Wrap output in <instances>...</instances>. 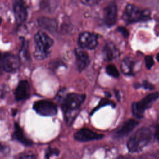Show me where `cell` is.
Segmentation results:
<instances>
[{"label":"cell","instance_id":"8","mask_svg":"<svg viewBox=\"0 0 159 159\" xmlns=\"http://www.w3.org/2000/svg\"><path fill=\"white\" fill-rule=\"evenodd\" d=\"M20 66V59L19 56L7 53L2 57V69L4 71L12 73L17 71Z\"/></svg>","mask_w":159,"mask_h":159},{"label":"cell","instance_id":"10","mask_svg":"<svg viewBox=\"0 0 159 159\" xmlns=\"http://www.w3.org/2000/svg\"><path fill=\"white\" fill-rule=\"evenodd\" d=\"M103 137V135L96 133L89 129L83 128L76 131L74 134V138L80 142H89L101 139Z\"/></svg>","mask_w":159,"mask_h":159},{"label":"cell","instance_id":"30","mask_svg":"<svg viewBox=\"0 0 159 159\" xmlns=\"http://www.w3.org/2000/svg\"><path fill=\"white\" fill-rule=\"evenodd\" d=\"M119 159H132V158H126V157H121V158H119Z\"/></svg>","mask_w":159,"mask_h":159},{"label":"cell","instance_id":"18","mask_svg":"<svg viewBox=\"0 0 159 159\" xmlns=\"http://www.w3.org/2000/svg\"><path fill=\"white\" fill-rule=\"evenodd\" d=\"M134 64V60L132 58L127 57L124 59L120 66L122 73L125 75H130L133 73Z\"/></svg>","mask_w":159,"mask_h":159},{"label":"cell","instance_id":"7","mask_svg":"<svg viewBox=\"0 0 159 159\" xmlns=\"http://www.w3.org/2000/svg\"><path fill=\"white\" fill-rule=\"evenodd\" d=\"M78 43L81 48L93 49L98 45V36L92 32H83L79 35Z\"/></svg>","mask_w":159,"mask_h":159},{"label":"cell","instance_id":"17","mask_svg":"<svg viewBox=\"0 0 159 159\" xmlns=\"http://www.w3.org/2000/svg\"><path fill=\"white\" fill-rule=\"evenodd\" d=\"M103 53L106 60H112L118 54V51L115 45L112 43H107L104 47Z\"/></svg>","mask_w":159,"mask_h":159},{"label":"cell","instance_id":"27","mask_svg":"<svg viewBox=\"0 0 159 159\" xmlns=\"http://www.w3.org/2000/svg\"><path fill=\"white\" fill-rule=\"evenodd\" d=\"M2 70V57L1 56V54L0 53V73Z\"/></svg>","mask_w":159,"mask_h":159},{"label":"cell","instance_id":"21","mask_svg":"<svg viewBox=\"0 0 159 159\" xmlns=\"http://www.w3.org/2000/svg\"><path fill=\"white\" fill-rule=\"evenodd\" d=\"M58 153V150L56 148H49L46 153H45V157L47 159H48L49 157H50L52 155H57Z\"/></svg>","mask_w":159,"mask_h":159},{"label":"cell","instance_id":"12","mask_svg":"<svg viewBox=\"0 0 159 159\" xmlns=\"http://www.w3.org/2000/svg\"><path fill=\"white\" fill-rule=\"evenodd\" d=\"M117 17V9L115 4H109L104 11V22L108 27L113 26L116 21Z\"/></svg>","mask_w":159,"mask_h":159},{"label":"cell","instance_id":"2","mask_svg":"<svg viewBox=\"0 0 159 159\" xmlns=\"http://www.w3.org/2000/svg\"><path fill=\"white\" fill-rule=\"evenodd\" d=\"M35 50L34 56L37 60H43L46 58L49 53L50 49L53 44V40L47 34L40 30L34 36Z\"/></svg>","mask_w":159,"mask_h":159},{"label":"cell","instance_id":"28","mask_svg":"<svg viewBox=\"0 0 159 159\" xmlns=\"http://www.w3.org/2000/svg\"><path fill=\"white\" fill-rule=\"evenodd\" d=\"M4 150V146L0 143V152Z\"/></svg>","mask_w":159,"mask_h":159},{"label":"cell","instance_id":"4","mask_svg":"<svg viewBox=\"0 0 159 159\" xmlns=\"http://www.w3.org/2000/svg\"><path fill=\"white\" fill-rule=\"evenodd\" d=\"M86 98L85 94L70 93L65 98L63 102V109L66 116L70 112L76 111L82 105Z\"/></svg>","mask_w":159,"mask_h":159},{"label":"cell","instance_id":"22","mask_svg":"<svg viewBox=\"0 0 159 159\" xmlns=\"http://www.w3.org/2000/svg\"><path fill=\"white\" fill-rule=\"evenodd\" d=\"M81 2L86 6H94L98 4L101 0H80Z\"/></svg>","mask_w":159,"mask_h":159},{"label":"cell","instance_id":"13","mask_svg":"<svg viewBox=\"0 0 159 159\" xmlns=\"http://www.w3.org/2000/svg\"><path fill=\"white\" fill-rule=\"evenodd\" d=\"M75 55L78 69L81 71L86 69L90 63V58L88 53L81 49H76Z\"/></svg>","mask_w":159,"mask_h":159},{"label":"cell","instance_id":"16","mask_svg":"<svg viewBox=\"0 0 159 159\" xmlns=\"http://www.w3.org/2000/svg\"><path fill=\"white\" fill-rule=\"evenodd\" d=\"M12 136L14 139H15L16 140L19 141V142H20L21 143L25 145H31L32 144V141L30 140L29 139H27L25 136L22 130L20 129L19 125L17 124H15L14 132L13 133Z\"/></svg>","mask_w":159,"mask_h":159},{"label":"cell","instance_id":"6","mask_svg":"<svg viewBox=\"0 0 159 159\" xmlns=\"http://www.w3.org/2000/svg\"><path fill=\"white\" fill-rule=\"evenodd\" d=\"M34 110L39 115L45 117H51L57 114L58 108L57 105L48 100H39L33 104Z\"/></svg>","mask_w":159,"mask_h":159},{"label":"cell","instance_id":"24","mask_svg":"<svg viewBox=\"0 0 159 159\" xmlns=\"http://www.w3.org/2000/svg\"><path fill=\"white\" fill-rule=\"evenodd\" d=\"M19 159H36L35 156L31 153H24L22 154Z\"/></svg>","mask_w":159,"mask_h":159},{"label":"cell","instance_id":"1","mask_svg":"<svg viewBox=\"0 0 159 159\" xmlns=\"http://www.w3.org/2000/svg\"><path fill=\"white\" fill-rule=\"evenodd\" d=\"M152 137V133L150 129L147 127L140 128L129 139L128 150L132 153L141 151L150 143Z\"/></svg>","mask_w":159,"mask_h":159},{"label":"cell","instance_id":"20","mask_svg":"<svg viewBox=\"0 0 159 159\" xmlns=\"http://www.w3.org/2000/svg\"><path fill=\"white\" fill-rule=\"evenodd\" d=\"M145 66L147 69H150L154 65V61L152 56H146L145 58Z\"/></svg>","mask_w":159,"mask_h":159},{"label":"cell","instance_id":"5","mask_svg":"<svg viewBox=\"0 0 159 159\" xmlns=\"http://www.w3.org/2000/svg\"><path fill=\"white\" fill-rule=\"evenodd\" d=\"M159 97L158 93H152L141 99L139 102H135L132 104V111L133 114L138 117H142L146 109H147Z\"/></svg>","mask_w":159,"mask_h":159},{"label":"cell","instance_id":"23","mask_svg":"<svg viewBox=\"0 0 159 159\" xmlns=\"http://www.w3.org/2000/svg\"><path fill=\"white\" fill-rule=\"evenodd\" d=\"M112 104V102H111V101H109V100H108V99H102V100L100 101L99 105L94 109V111H93V112H94L96 110L98 109L99 107H102V106H103L109 105V104Z\"/></svg>","mask_w":159,"mask_h":159},{"label":"cell","instance_id":"3","mask_svg":"<svg viewBox=\"0 0 159 159\" xmlns=\"http://www.w3.org/2000/svg\"><path fill=\"white\" fill-rule=\"evenodd\" d=\"M150 19V12L133 4H128L122 14V20L127 24L147 21Z\"/></svg>","mask_w":159,"mask_h":159},{"label":"cell","instance_id":"25","mask_svg":"<svg viewBox=\"0 0 159 159\" xmlns=\"http://www.w3.org/2000/svg\"><path fill=\"white\" fill-rule=\"evenodd\" d=\"M117 30L118 32H119L123 35V37L126 38V37H127L129 36V33L128 30L125 28H124L123 27H119L117 29Z\"/></svg>","mask_w":159,"mask_h":159},{"label":"cell","instance_id":"19","mask_svg":"<svg viewBox=\"0 0 159 159\" xmlns=\"http://www.w3.org/2000/svg\"><path fill=\"white\" fill-rule=\"evenodd\" d=\"M106 71L109 75L114 78H117L119 76L118 70L113 65H108L106 68Z\"/></svg>","mask_w":159,"mask_h":159},{"label":"cell","instance_id":"31","mask_svg":"<svg viewBox=\"0 0 159 159\" xmlns=\"http://www.w3.org/2000/svg\"><path fill=\"white\" fill-rule=\"evenodd\" d=\"M1 22H2V19H1V18L0 17V25H1Z\"/></svg>","mask_w":159,"mask_h":159},{"label":"cell","instance_id":"9","mask_svg":"<svg viewBox=\"0 0 159 159\" xmlns=\"http://www.w3.org/2000/svg\"><path fill=\"white\" fill-rule=\"evenodd\" d=\"M13 9L16 22L18 25H20L25 22L27 18V6L22 0H17L14 4Z\"/></svg>","mask_w":159,"mask_h":159},{"label":"cell","instance_id":"15","mask_svg":"<svg viewBox=\"0 0 159 159\" xmlns=\"http://www.w3.org/2000/svg\"><path fill=\"white\" fill-rule=\"evenodd\" d=\"M38 23L42 29L50 32L55 30L57 27V24L55 20L48 17H43L39 19Z\"/></svg>","mask_w":159,"mask_h":159},{"label":"cell","instance_id":"26","mask_svg":"<svg viewBox=\"0 0 159 159\" xmlns=\"http://www.w3.org/2000/svg\"><path fill=\"white\" fill-rule=\"evenodd\" d=\"M140 86H141V87H143V88H145V89H150V90L153 89V86L152 84H150V83H148V82H147V81L143 82L142 84Z\"/></svg>","mask_w":159,"mask_h":159},{"label":"cell","instance_id":"14","mask_svg":"<svg viewBox=\"0 0 159 159\" xmlns=\"http://www.w3.org/2000/svg\"><path fill=\"white\" fill-rule=\"evenodd\" d=\"M139 124L138 122L134 119H129L125 122L120 127L116 132L115 135L118 138L127 135L131 132Z\"/></svg>","mask_w":159,"mask_h":159},{"label":"cell","instance_id":"29","mask_svg":"<svg viewBox=\"0 0 159 159\" xmlns=\"http://www.w3.org/2000/svg\"><path fill=\"white\" fill-rule=\"evenodd\" d=\"M156 58H157V61L159 62V53L157 54Z\"/></svg>","mask_w":159,"mask_h":159},{"label":"cell","instance_id":"11","mask_svg":"<svg viewBox=\"0 0 159 159\" xmlns=\"http://www.w3.org/2000/svg\"><path fill=\"white\" fill-rule=\"evenodd\" d=\"M30 94V86L28 81H20L15 90L14 96L17 101H24L29 98Z\"/></svg>","mask_w":159,"mask_h":159}]
</instances>
